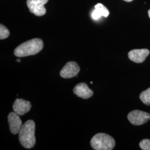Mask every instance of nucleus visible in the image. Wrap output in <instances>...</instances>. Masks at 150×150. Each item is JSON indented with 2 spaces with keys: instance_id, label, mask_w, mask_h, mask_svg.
Instances as JSON below:
<instances>
[{
  "instance_id": "2eb2a0df",
  "label": "nucleus",
  "mask_w": 150,
  "mask_h": 150,
  "mask_svg": "<svg viewBox=\"0 0 150 150\" xmlns=\"http://www.w3.org/2000/svg\"><path fill=\"white\" fill-rule=\"evenodd\" d=\"M91 16H92V18L95 20H98L99 18H100L102 17L101 15L100 14V13L97 11L96 9H95L93 11H92Z\"/></svg>"
},
{
  "instance_id": "f3484780",
  "label": "nucleus",
  "mask_w": 150,
  "mask_h": 150,
  "mask_svg": "<svg viewBox=\"0 0 150 150\" xmlns=\"http://www.w3.org/2000/svg\"><path fill=\"white\" fill-rule=\"evenodd\" d=\"M16 61H17V62H21V59H16Z\"/></svg>"
},
{
  "instance_id": "1a4fd4ad",
  "label": "nucleus",
  "mask_w": 150,
  "mask_h": 150,
  "mask_svg": "<svg viewBox=\"0 0 150 150\" xmlns=\"http://www.w3.org/2000/svg\"><path fill=\"white\" fill-rule=\"evenodd\" d=\"M31 108L30 102L23 99L17 98L13 105V110L19 116H22L28 112Z\"/></svg>"
},
{
  "instance_id": "dca6fc26",
  "label": "nucleus",
  "mask_w": 150,
  "mask_h": 150,
  "mask_svg": "<svg viewBox=\"0 0 150 150\" xmlns=\"http://www.w3.org/2000/svg\"><path fill=\"white\" fill-rule=\"evenodd\" d=\"M123 1H126V2H131V1H134V0H123Z\"/></svg>"
},
{
  "instance_id": "f03ea898",
  "label": "nucleus",
  "mask_w": 150,
  "mask_h": 150,
  "mask_svg": "<svg viewBox=\"0 0 150 150\" xmlns=\"http://www.w3.org/2000/svg\"><path fill=\"white\" fill-rule=\"evenodd\" d=\"M35 123L33 120H28L23 125L19 132V141L23 147L31 149L36 143L35 136Z\"/></svg>"
},
{
  "instance_id": "4468645a",
  "label": "nucleus",
  "mask_w": 150,
  "mask_h": 150,
  "mask_svg": "<svg viewBox=\"0 0 150 150\" xmlns=\"http://www.w3.org/2000/svg\"><path fill=\"white\" fill-rule=\"evenodd\" d=\"M139 147L143 150H150V140L149 139H142L139 142Z\"/></svg>"
},
{
  "instance_id": "0eeeda50",
  "label": "nucleus",
  "mask_w": 150,
  "mask_h": 150,
  "mask_svg": "<svg viewBox=\"0 0 150 150\" xmlns=\"http://www.w3.org/2000/svg\"><path fill=\"white\" fill-rule=\"evenodd\" d=\"M8 122L11 133L16 134L19 133L22 124L19 115L15 112H10L8 116Z\"/></svg>"
},
{
  "instance_id": "39448f33",
  "label": "nucleus",
  "mask_w": 150,
  "mask_h": 150,
  "mask_svg": "<svg viewBox=\"0 0 150 150\" xmlns=\"http://www.w3.org/2000/svg\"><path fill=\"white\" fill-rule=\"evenodd\" d=\"M48 0H27V5L31 13L36 16H43L46 10L44 7Z\"/></svg>"
},
{
  "instance_id": "7ed1b4c3",
  "label": "nucleus",
  "mask_w": 150,
  "mask_h": 150,
  "mask_svg": "<svg viewBox=\"0 0 150 150\" xmlns=\"http://www.w3.org/2000/svg\"><path fill=\"white\" fill-rule=\"evenodd\" d=\"M90 144L94 150H111L115 146V141L111 136L99 133L92 138Z\"/></svg>"
},
{
  "instance_id": "a211bd4d",
  "label": "nucleus",
  "mask_w": 150,
  "mask_h": 150,
  "mask_svg": "<svg viewBox=\"0 0 150 150\" xmlns=\"http://www.w3.org/2000/svg\"><path fill=\"white\" fill-rule=\"evenodd\" d=\"M148 13H149V17L150 18V9L148 11Z\"/></svg>"
},
{
  "instance_id": "f8f14e48",
  "label": "nucleus",
  "mask_w": 150,
  "mask_h": 150,
  "mask_svg": "<svg viewBox=\"0 0 150 150\" xmlns=\"http://www.w3.org/2000/svg\"><path fill=\"white\" fill-rule=\"evenodd\" d=\"M95 8L96 9L101 16L107 17V16L109 15L110 12L108 9L105 6L103 5L102 4H97L95 6Z\"/></svg>"
},
{
  "instance_id": "9b49d317",
  "label": "nucleus",
  "mask_w": 150,
  "mask_h": 150,
  "mask_svg": "<svg viewBox=\"0 0 150 150\" xmlns=\"http://www.w3.org/2000/svg\"><path fill=\"white\" fill-rule=\"evenodd\" d=\"M139 98L142 102L146 105H150V87L143 91L139 96Z\"/></svg>"
},
{
  "instance_id": "ddd939ff",
  "label": "nucleus",
  "mask_w": 150,
  "mask_h": 150,
  "mask_svg": "<svg viewBox=\"0 0 150 150\" xmlns=\"http://www.w3.org/2000/svg\"><path fill=\"white\" fill-rule=\"evenodd\" d=\"M10 35V31L3 25H0V39L4 40L7 38Z\"/></svg>"
},
{
  "instance_id": "20e7f679",
  "label": "nucleus",
  "mask_w": 150,
  "mask_h": 150,
  "mask_svg": "<svg viewBox=\"0 0 150 150\" xmlns=\"http://www.w3.org/2000/svg\"><path fill=\"white\" fill-rule=\"evenodd\" d=\"M127 118L132 125L139 126L145 124L150 120V115L142 111L134 110L129 113Z\"/></svg>"
},
{
  "instance_id": "6e6552de",
  "label": "nucleus",
  "mask_w": 150,
  "mask_h": 150,
  "mask_svg": "<svg viewBox=\"0 0 150 150\" xmlns=\"http://www.w3.org/2000/svg\"><path fill=\"white\" fill-rule=\"evenodd\" d=\"M149 54L150 51L147 49H134L129 52L128 56L129 59L134 62L142 63Z\"/></svg>"
},
{
  "instance_id": "9d476101",
  "label": "nucleus",
  "mask_w": 150,
  "mask_h": 150,
  "mask_svg": "<svg viewBox=\"0 0 150 150\" xmlns=\"http://www.w3.org/2000/svg\"><path fill=\"white\" fill-rule=\"evenodd\" d=\"M73 91L75 95L83 99L89 98L92 96L93 94V92L85 83H80L77 84L75 86Z\"/></svg>"
},
{
  "instance_id": "f257e3e1",
  "label": "nucleus",
  "mask_w": 150,
  "mask_h": 150,
  "mask_svg": "<svg viewBox=\"0 0 150 150\" xmlns=\"http://www.w3.org/2000/svg\"><path fill=\"white\" fill-rule=\"evenodd\" d=\"M43 47L42 40L40 38H33L17 47L14 51V54L18 57L35 55L40 52Z\"/></svg>"
},
{
  "instance_id": "423d86ee",
  "label": "nucleus",
  "mask_w": 150,
  "mask_h": 150,
  "mask_svg": "<svg viewBox=\"0 0 150 150\" xmlns=\"http://www.w3.org/2000/svg\"><path fill=\"white\" fill-rule=\"evenodd\" d=\"M80 70V68L76 62L71 61L64 65L60 71V75L62 78L70 79L77 76Z\"/></svg>"
}]
</instances>
